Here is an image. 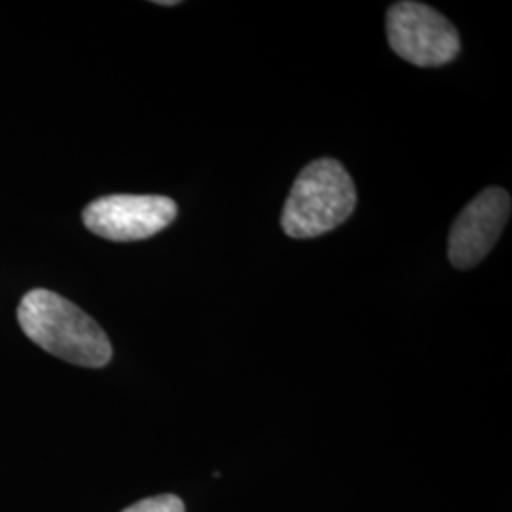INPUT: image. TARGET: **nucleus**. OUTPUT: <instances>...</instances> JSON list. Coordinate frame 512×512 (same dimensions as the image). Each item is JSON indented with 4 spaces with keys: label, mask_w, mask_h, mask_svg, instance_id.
Masks as SVG:
<instances>
[{
    "label": "nucleus",
    "mask_w": 512,
    "mask_h": 512,
    "mask_svg": "<svg viewBox=\"0 0 512 512\" xmlns=\"http://www.w3.org/2000/svg\"><path fill=\"white\" fill-rule=\"evenodd\" d=\"M158 6H177L179 2H175V0H167V2H156Z\"/></svg>",
    "instance_id": "obj_7"
},
{
    "label": "nucleus",
    "mask_w": 512,
    "mask_h": 512,
    "mask_svg": "<svg viewBox=\"0 0 512 512\" xmlns=\"http://www.w3.org/2000/svg\"><path fill=\"white\" fill-rule=\"evenodd\" d=\"M82 219L99 238L141 241L156 236L177 219V203L165 196L114 194L90 203Z\"/></svg>",
    "instance_id": "obj_4"
},
{
    "label": "nucleus",
    "mask_w": 512,
    "mask_h": 512,
    "mask_svg": "<svg viewBox=\"0 0 512 512\" xmlns=\"http://www.w3.org/2000/svg\"><path fill=\"white\" fill-rule=\"evenodd\" d=\"M19 325L37 346L55 357L88 368L109 365V336L71 300L37 289L25 294L18 308Z\"/></svg>",
    "instance_id": "obj_1"
},
{
    "label": "nucleus",
    "mask_w": 512,
    "mask_h": 512,
    "mask_svg": "<svg viewBox=\"0 0 512 512\" xmlns=\"http://www.w3.org/2000/svg\"><path fill=\"white\" fill-rule=\"evenodd\" d=\"M122 512H184V503L177 495H156L143 499Z\"/></svg>",
    "instance_id": "obj_6"
},
{
    "label": "nucleus",
    "mask_w": 512,
    "mask_h": 512,
    "mask_svg": "<svg viewBox=\"0 0 512 512\" xmlns=\"http://www.w3.org/2000/svg\"><path fill=\"white\" fill-rule=\"evenodd\" d=\"M357 192L346 167L321 158L302 169L283 207L281 226L289 238L329 234L353 215Z\"/></svg>",
    "instance_id": "obj_2"
},
{
    "label": "nucleus",
    "mask_w": 512,
    "mask_h": 512,
    "mask_svg": "<svg viewBox=\"0 0 512 512\" xmlns=\"http://www.w3.org/2000/svg\"><path fill=\"white\" fill-rule=\"evenodd\" d=\"M387 38L393 52L416 67H442L461 50L456 27L421 2H397L387 10Z\"/></svg>",
    "instance_id": "obj_3"
},
{
    "label": "nucleus",
    "mask_w": 512,
    "mask_h": 512,
    "mask_svg": "<svg viewBox=\"0 0 512 512\" xmlns=\"http://www.w3.org/2000/svg\"><path fill=\"white\" fill-rule=\"evenodd\" d=\"M511 217V196L503 188H486L454 222L448 258L458 270H469L494 249Z\"/></svg>",
    "instance_id": "obj_5"
}]
</instances>
